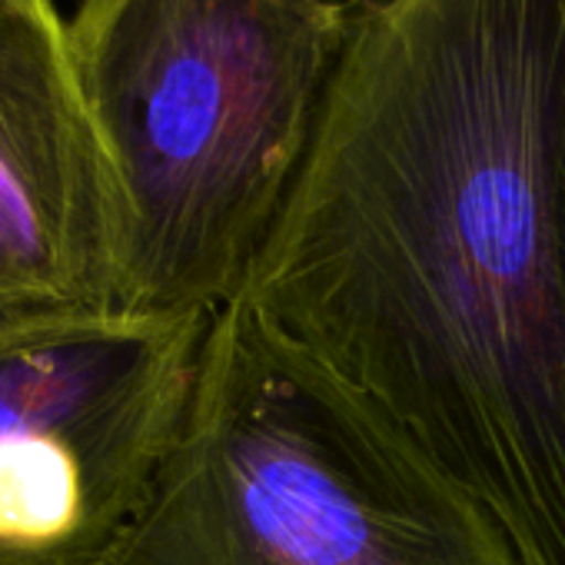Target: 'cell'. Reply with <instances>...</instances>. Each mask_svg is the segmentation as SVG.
Instances as JSON below:
<instances>
[{
  "label": "cell",
  "mask_w": 565,
  "mask_h": 565,
  "mask_svg": "<svg viewBox=\"0 0 565 565\" xmlns=\"http://www.w3.org/2000/svg\"><path fill=\"white\" fill-rule=\"evenodd\" d=\"M243 297L565 565V0H347Z\"/></svg>",
  "instance_id": "6da1fadb"
},
{
  "label": "cell",
  "mask_w": 565,
  "mask_h": 565,
  "mask_svg": "<svg viewBox=\"0 0 565 565\" xmlns=\"http://www.w3.org/2000/svg\"><path fill=\"white\" fill-rule=\"evenodd\" d=\"M347 0H81L67 44L120 193L114 307L213 313L287 203Z\"/></svg>",
  "instance_id": "7a4b0ae2"
},
{
  "label": "cell",
  "mask_w": 565,
  "mask_h": 565,
  "mask_svg": "<svg viewBox=\"0 0 565 565\" xmlns=\"http://www.w3.org/2000/svg\"><path fill=\"white\" fill-rule=\"evenodd\" d=\"M97 565H519L495 519L243 297L213 310L157 482Z\"/></svg>",
  "instance_id": "3957f363"
},
{
  "label": "cell",
  "mask_w": 565,
  "mask_h": 565,
  "mask_svg": "<svg viewBox=\"0 0 565 565\" xmlns=\"http://www.w3.org/2000/svg\"><path fill=\"white\" fill-rule=\"evenodd\" d=\"M213 313L0 317V565H97L180 433Z\"/></svg>",
  "instance_id": "277c9868"
},
{
  "label": "cell",
  "mask_w": 565,
  "mask_h": 565,
  "mask_svg": "<svg viewBox=\"0 0 565 565\" xmlns=\"http://www.w3.org/2000/svg\"><path fill=\"white\" fill-rule=\"evenodd\" d=\"M120 193L54 0H0V317L114 307Z\"/></svg>",
  "instance_id": "5b68a950"
}]
</instances>
